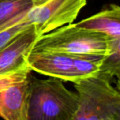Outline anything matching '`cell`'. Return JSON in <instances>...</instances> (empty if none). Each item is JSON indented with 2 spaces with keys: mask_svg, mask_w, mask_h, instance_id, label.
I'll return each mask as SVG.
<instances>
[{
  "mask_svg": "<svg viewBox=\"0 0 120 120\" xmlns=\"http://www.w3.org/2000/svg\"><path fill=\"white\" fill-rule=\"evenodd\" d=\"M78 107L77 93L68 89L63 81L30 75L23 120H75Z\"/></svg>",
  "mask_w": 120,
  "mask_h": 120,
  "instance_id": "1",
  "label": "cell"
},
{
  "mask_svg": "<svg viewBox=\"0 0 120 120\" xmlns=\"http://www.w3.org/2000/svg\"><path fill=\"white\" fill-rule=\"evenodd\" d=\"M32 51L107 56L110 52V38L104 34L84 30L72 23L40 36Z\"/></svg>",
  "mask_w": 120,
  "mask_h": 120,
  "instance_id": "2",
  "label": "cell"
},
{
  "mask_svg": "<svg viewBox=\"0 0 120 120\" xmlns=\"http://www.w3.org/2000/svg\"><path fill=\"white\" fill-rule=\"evenodd\" d=\"M107 77L98 73L73 83L79 107L75 120H120V95Z\"/></svg>",
  "mask_w": 120,
  "mask_h": 120,
  "instance_id": "3",
  "label": "cell"
},
{
  "mask_svg": "<svg viewBox=\"0 0 120 120\" xmlns=\"http://www.w3.org/2000/svg\"><path fill=\"white\" fill-rule=\"evenodd\" d=\"M27 64L31 71L72 83L96 75L101 66L100 60L95 56L44 51H31Z\"/></svg>",
  "mask_w": 120,
  "mask_h": 120,
  "instance_id": "4",
  "label": "cell"
},
{
  "mask_svg": "<svg viewBox=\"0 0 120 120\" xmlns=\"http://www.w3.org/2000/svg\"><path fill=\"white\" fill-rule=\"evenodd\" d=\"M86 4L87 0H46L33 6L25 15V20L34 26L40 37L72 24Z\"/></svg>",
  "mask_w": 120,
  "mask_h": 120,
  "instance_id": "5",
  "label": "cell"
},
{
  "mask_svg": "<svg viewBox=\"0 0 120 120\" xmlns=\"http://www.w3.org/2000/svg\"><path fill=\"white\" fill-rule=\"evenodd\" d=\"M30 72L27 67L0 75V117L4 120H23Z\"/></svg>",
  "mask_w": 120,
  "mask_h": 120,
  "instance_id": "6",
  "label": "cell"
},
{
  "mask_svg": "<svg viewBox=\"0 0 120 120\" xmlns=\"http://www.w3.org/2000/svg\"><path fill=\"white\" fill-rule=\"evenodd\" d=\"M39 37L30 25L0 50V75L11 74L27 68V57Z\"/></svg>",
  "mask_w": 120,
  "mask_h": 120,
  "instance_id": "7",
  "label": "cell"
},
{
  "mask_svg": "<svg viewBox=\"0 0 120 120\" xmlns=\"http://www.w3.org/2000/svg\"><path fill=\"white\" fill-rule=\"evenodd\" d=\"M75 24L80 28L104 34L111 39L120 38V7L111 4Z\"/></svg>",
  "mask_w": 120,
  "mask_h": 120,
  "instance_id": "8",
  "label": "cell"
},
{
  "mask_svg": "<svg viewBox=\"0 0 120 120\" xmlns=\"http://www.w3.org/2000/svg\"><path fill=\"white\" fill-rule=\"evenodd\" d=\"M33 6L32 0H0V31L15 25Z\"/></svg>",
  "mask_w": 120,
  "mask_h": 120,
  "instance_id": "9",
  "label": "cell"
},
{
  "mask_svg": "<svg viewBox=\"0 0 120 120\" xmlns=\"http://www.w3.org/2000/svg\"><path fill=\"white\" fill-rule=\"evenodd\" d=\"M120 38H110V52L105 57L100 68V74L107 77L110 80L115 77H120Z\"/></svg>",
  "mask_w": 120,
  "mask_h": 120,
  "instance_id": "10",
  "label": "cell"
},
{
  "mask_svg": "<svg viewBox=\"0 0 120 120\" xmlns=\"http://www.w3.org/2000/svg\"><path fill=\"white\" fill-rule=\"evenodd\" d=\"M30 25L25 20V18L16 24L3 29L0 31V50L3 49L6 44H8L13 38L22 32L25 29L29 27Z\"/></svg>",
  "mask_w": 120,
  "mask_h": 120,
  "instance_id": "11",
  "label": "cell"
},
{
  "mask_svg": "<svg viewBox=\"0 0 120 120\" xmlns=\"http://www.w3.org/2000/svg\"><path fill=\"white\" fill-rule=\"evenodd\" d=\"M32 1L33 2L34 6H39V5L41 4L42 3H44L46 0H32Z\"/></svg>",
  "mask_w": 120,
  "mask_h": 120,
  "instance_id": "12",
  "label": "cell"
}]
</instances>
